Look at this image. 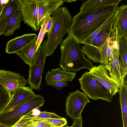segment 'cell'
Wrapping results in <instances>:
<instances>
[{
	"label": "cell",
	"instance_id": "obj_1",
	"mask_svg": "<svg viewBox=\"0 0 127 127\" xmlns=\"http://www.w3.org/2000/svg\"><path fill=\"white\" fill-rule=\"evenodd\" d=\"M118 5L108 6L85 13L79 12L72 18L67 33L80 44L118 10Z\"/></svg>",
	"mask_w": 127,
	"mask_h": 127
},
{
	"label": "cell",
	"instance_id": "obj_2",
	"mask_svg": "<svg viewBox=\"0 0 127 127\" xmlns=\"http://www.w3.org/2000/svg\"><path fill=\"white\" fill-rule=\"evenodd\" d=\"M60 50L59 65L65 71L75 72L83 68L89 70L94 66L84 56L79 44L68 35L61 42Z\"/></svg>",
	"mask_w": 127,
	"mask_h": 127
},
{
	"label": "cell",
	"instance_id": "obj_3",
	"mask_svg": "<svg viewBox=\"0 0 127 127\" xmlns=\"http://www.w3.org/2000/svg\"><path fill=\"white\" fill-rule=\"evenodd\" d=\"M52 17V23L50 31L47 33L45 51L46 56L52 55L62 42L63 37L67 33L71 25L72 18L65 6L58 8Z\"/></svg>",
	"mask_w": 127,
	"mask_h": 127
},
{
	"label": "cell",
	"instance_id": "obj_4",
	"mask_svg": "<svg viewBox=\"0 0 127 127\" xmlns=\"http://www.w3.org/2000/svg\"><path fill=\"white\" fill-rule=\"evenodd\" d=\"M44 102L42 95H36L31 99L19 104L5 112L0 113V122L10 127L22 116L31 113L34 109L42 106Z\"/></svg>",
	"mask_w": 127,
	"mask_h": 127
},
{
	"label": "cell",
	"instance_id": "obj_5",
	"mask_svg": "<svg viewBox=\"0 0 127 127\" xmlns=\"http://www.w3.org/2000/svg\"><path fill=\"white\" fill-rule=\"evenodd\" d=\"M78 80L81 89L90 98L96 100L101 99L109 102L111 101L113 95L89 72L84 73Z\"/></svg>",
	"mask_w": 127,
	"mask_h": 127
},
{
	"label": "cell",
	"instance_id": "obj_6",
	"mask_svg": "<svg viewBox=\"0 0 127 127\" xmlns=\"http://www.w3.org/2000/svg\"><path fill=\"white\" fill-rule=\"evenodd\" d=\"M46 40H43L36 51L34 62L30 67L28 83L32 89L39 91L46 59L45 47Z\"/></svg>",
	"mask_w": 127,
	"mask_h": 127
},
{
	"label": "cell",
	"instance_id": "obj_7",
	"mask_svg": "<svg viewBox=\"0 0 127 127\" xmlns=\"http://www.w3.org/2000/svg\"><path fill=\"white\" fill-rule=\"evenodd\" d=\"M119 36L117 35L112 47L110 60L108 63L104 65L109 75L117 83L119 88L124 84L125 78L127 75L119 60Z\"/></svg>",
	"mask_w": 127,
	"mask_h": 127
},
{
	"label": "cell",
	"instance_id": "obj_8",
	"mask_svg": "<svg viewBox=\"0 0 127 127\" xmlns=\"http://www.w3.org/2000/svg\"><path fill=\"white\" fill-rule=\"evenodd\" d=\"M65 101V112L66 115L73 119L78 118L84 107L90 102L83 92L78 90L69 93Z\"/></svg>",
	"mask_w": 127,
	"mask_h": 127
},
{
	"label": "cell",
	"instance_id": "obj_9",
	"mask_svg": "<svg viewBox=\"0 0 127 127\" xmlns=\"http://www.w3.org/2000/svg\"><path fill=\"white\" fill-rule=\"evenodd\" d=\"M21 5L20 10L24 23L34 31L40 28L38 21L37 0H18Z\"/></svg>",
	"mask_w": 127,
	"mask_h": 127
},
{
	"label": "cell",
	"instance_id": "obj_10",
	"mask_svg": "<svg viewBox=\"0 0 127 127\" xmlns=\"http://www.w3.org/2000/svg\"><path fill=\"white\" fill-rule=\"evenodd\" d=\"M28 80L19 73L10 71L0 70V85L9 94H12L19 87L25 86Z\"/></svg>",
	"mask_w": 127,
	"mask_h": 127
},
{
	"label": "cell",
	"instance_id": "obj_11",
	"mask_svg": "<svg viewBox=\"0 0 127 127\" xmlns=\"http://www.w3.org/2000/svg\"><path fill=\"white\" fill-rule=\"evenodd\" d=\"M89 70V73L113 95H115L118 91V86L110 76L108 71L105 68L104 64H101L97 66L95 65Z\"/></svg>",
	"mask_w": 127,
	"mask_h": 127
},
{
	"label": "cell",
	"instance_id": "obj_12",
	"mask_svg": "<svg viewBox=\"0 0 127 127\" xmlns=\"http://www.w3.org/2000/svg\"><path fill=\"white\" fill-rule=\"evenodd\" d=\"M36 95L29 87L18 88L13 93L9 101L0 113L5 112L19 104L31 99Z\"/></svg>",
	"mask_w": 127,
	"mask_h": 127
},
{
	"label": "cell",
	"instance_id": "obj_13",
	"mask_svg": "<svg viewBox=\"0 0 127 127\" xmlns=\"http://www.w3.org/2000/svg\"><path fill=\"white\" fill-rule=\"evenodd\" d=\"M38 21L40 27L44 19L50 16L59 7L63 5L64 0H37Z\"/></svg>",
	"mask_w": 127,
	"mask_h": 127
},
{
	"label": "cell",
	"instance_id": "obj_14",
	"mask_svg": "<svg viewBox=\"0 0 127 127\" xmlns=\"http://www.w3.org/2000/svg\"><path fill=\"white\" fill-rule=\"evenodd\" d=\"M37 37V35L35 33L25 34L17 36L7 42L6 45L5 52L8 54L14 53Z\"/></svg>",
	"mask_w": 127,
	"mask_h": 127
},
{
	"label": "cell",
	"instance_id": "obj_15",
	"mask_svg": "<svg viewBox=\"0 0 127 127\" xmlns=\"http://www.w3.org/2000/svg\"><path fill=\"white\" fill-rule=\"evenodd\" d=\"M60 67L48 71L45 77L47 85H50L58 82L69 81L72 82L75 77L76 73L74 72L65 71Z\"/></svg>",
	"mask_w": 127,
	"mask_h": 127
},
{
	"label": "cell",
	"instance_id": "obj_16",
	"mask_svg": "<svg viewBox=\"0 0 127 127\" xmlns=\"http://www.w3.org/2000/svg\"><path fill=\"white\" fill-rule=\"evenodd\" d=\"M118 9L113 27L117 30L119 36H127V5L120 6Z\"/></svg>",
	"mask_w": 127,
	"mask_h": 127
},
{
	"label": "cell",
	"instance_id": "obj_17",
	"mask_svg": "<svg viewBox=\"0 0 127 127\" xmlns=\"http://www.w3.org/2000/svg\"><path fill=\"white\" fill-rule=\"evenodd\" d=\"M20 8L21 5L18 0H8L4 5L0 14V36L4 25L12 14Z\"/></svg>",
	"mask_w": 127,
	"mask_h": 127
},
{
	"label": "cell",
	"instance_id": "obj_18",
	"mask_svg": "<svg viewBox=\"0 0 127 127\" xmlns=\"http://www.w3.org/2000/svg\"><path fill=\"white\" fill-rule=\"evenodd\" d=\"M121 0H89L82 3L80 12H89L99 8L108 6L118 5Z\"/></svg>",
	"mask_w": 127,
	"mask_h": 127
},
{
	"label": "cell",
	"instance_id": "obj_19",
	"mask_svg": "<svg viewBox=\"0 0 127 127\" xmlns=\"http://www.w3.org/2000/svg\"><path fill=\"white\" fill-rule=\"evenodd\" d=\"M23 20L20 9L16 11L4 25L2 31V35L7 36L14 34L15 31L20 28L21 22Z\"/></svg>",
	"mask_w": 127,
	"mask_h": 127
},
{
	"label": "cell",
	"instance_id": "obj_20",
	"mask_svg": "<svg viewBox=\"0 0 127 127\" xmlns=\"http://www.w3.org/2000/svg\"><path fill=\"white\" fill-rule=\"evenodd\" d=\"M36 38L14 53L19 56L23 61L29 66L33 64L35 53L37 51L36 46Z\"/></svg>",
	"mask_w": 127,
	"mask_h": 127
},
{
	"label": "cell",
	"instance_id": "obj_21",
	"mask_svg": "<svg viewBox=\"0 0 127 127\" xmlns=\"http://www.w3.org/2000/svg\"><path fill=\"white\" fill-rule=\"evenodd\" d=\"M119 101L121 105L123 127H127V86L125 83L119 88Z\"/></svg>",
	"mask_w": 127,
	"mask_h": 127
},
{
	"label": "cell",
	"instance_id": "obj_22",
	"mask_svg": "<svg viewBox=\"0 0 127 127\" xmlns=\"http://www.w3.org/2000/svg\"><path fill=\"white\" fill-rule=\"evenodd\" d=\"M113 25L111 26L100 32L93 39L91 45L99 47L103 45L112 33Z\"/></svg>",
	"mask_w": 127,
	"mask_h": 127
},
{
	"label": "cell",
	"instance_id": "obj_23",
	"mask_svg": "<svg viewBox=\"0 0 127 127\" xmlns=\"http://www.w3.org/2000/svg\"><path fill=\"white\" fill-rule=\"evenodd\" d=\"M119 42L120 61L125 72L127 73V36H119Z\"/></svg>",
	"mask_w": 127,
	"mask_h": 127
},
{
	"label": "cell",
	"instance_id": "obj_24",
	"mask_svg": "<svg viewBox=\"0 0 127 127\" xmlns=\"http://www.w3.org/2000/svg\"><path fill=\"white\" fill-rule=\"evenodd\" d=\"M118 11V9L117 11L111 16L96 31L80 43L91 45L93 39L100 32L103 30L113 25Z\"/></svg>",
	"mask_w": 127,
	"mask_h": 127
},
{
	"label": "cell",
	"instance_id": "obj_25",
	"mask_svg": "<svg viewBox=\"0 0 127 127\" xmlns=\"http://www.w3.org/2000/svg\"><path fill=\"white\" fill-rule=\"evenodd\" d=\"M82 50L88 58L94 62L101 63V57L98 47L91 45L84 44Z\"/></svg>",
	"mask_w": 127,
	"mask_h": 127
},
{
	"label": "cell",
	"instance_id": "obj_26",
	"mask_svg": "<svg viewBox=\"0 0 127 127\" xmlns=\"http://www.w3.org/2000/svg\"><path fill=\"white\" fill-rule=\"evenodd\" d=\"M29 121L25 127H55L46 121L32 113L28 114Z\"/></svg>",
	"mask_w": 127,
	"mask_h": 127
},
{
	"label": "cell",
	"instance_id": "obj_27",
	"mask_svg": "<svg viewBox=\"0 0 127 127\" xmlns=\"http://www.w3.org/2000/svg\"><path fill=\"white\" fill-rule=\"evenodd\" d=\"M51 17L50 16H47L44 19L43 23L40 26L41 29L36 39V46L37 50L43 40L45 35L46 33V30L47 25Z\"/></svg>",
	"mask_w": 127,
	"mask_h": 127
},
{
	"label": "cell",
	"instance_id": "obj_28",
	"mask_svg": "<svg viewBox=\"0 0 127 127\" xmlns=\"http://www.w3.org/2000/svg\"><path fill=\"white\" fill-rule=\"evenodd\" d=\"M12 94H9L0 85V113L9 101Z\"/></svg>",
	"mask_w": 127,
	"mask_h": 127
},
{
	"label": "cell",
	"instance_id": "obj_29",
	"mask_svg": "<svg viewBox=\"0 0 127 127\" xmlns=\"http://www.w3.org/2000/svg\"><path fill=\"white\" fill-rule=\"evenodd\" d=\"M40 118L47 122L55 127H63L67 125V123L66 119L64 118L61 119Z\"/></svg>",
	"mask_w": 127,
	"mask_h": 127
},
{
	"label": "cell",
	"instance_id": "obj_30",
	"mask_svg": "<svg viewBox=\"0 0 127 127\" xmlns=\"http://www.w3.org/2000/svg\"><path fill=\"white\" fill-rule=\"evenodd\" d=\"M40 118H43L61 119L62 117L57 114L52 112L46 111H40L37 116Z\"/></svg>",
	"mask_w": 127,
	"mask_h": 127
},
{
	"label": "cell",
	"instance_id": "obj_31",
	"mask_svg": "<svg viewBox=\"0 0 127 127\" xmlns=\"http://www.w3.org/2000/svg\"><path fill=\"white\" fill-rule=\"evenodd\" d=\"M29 120L28 114L22 116L15 124L10 127H25Z\"/></svg>",
	"mask_w": 127,
	"mask_h": 127
},
{
	"label": "cell",
	"instance_id": "obj_32",
	"mask_svg": "<svg viewBox=\"0 0 127 127\" xmlns=\"http://www.w3.org/2000/svg\"><path fill=\"white\" fill-rule=\"evenodd\" d=\"M68 85L67 81H64L58 82L50 85L58 90L61 89L62 88L67 86Z\"/></svg>",
	"mask_w": 127,
	"mask_h": 127
},
{
	"label": "cell",
	"instance_id": "obj_33",
	"mask_svg": "<svg viewBox=\"0 0 127 127\" xmlns=\"http://www.w3.org/2000/svg\"><path fill=\"white\" fill-rule=\"evenodd\" d=\"M73 123L71 127H82L83 120L81 116L79 118L73 119Z\"/></svg>",
	"mask_w": 127,
	"mask_h": 127
},
{
	"label": "cell",
	"instance_id": "obj_34",
	"mask_svg": "<svg viewBox=\"0 0 127 127\" xmlns=\"http://www.w3.org/2000/svg\"><path fill=\"white\" fill-rule=\"evenodd\" d=\"M52 17H51L50 18L46 26V33L47 32H48L50 31L52 27Z\"/></svg>",
	"mask_w": 127,
	"mask_h": 127
},
{
	"label": "cell",
	"instance_id": "obj_35",
	"mask_svg": "<svg viewBox=\"0 0 127 127\" xmlns=\"http://www.w3.org/2000/svg\"><path fill=\"white\" fill-rule=\"evenodd\" d=\"M8 0H6L5 2H3V0H0V14L4 5L7 2Z\"/></svg>",
	"mask_w": 127,
	"mask_h": 127
},
{
	"label": "cell",
	"instance_id": "obj_36",
	"mask_svg": "<svg viewBox=\"0 0 127 127\" xmlns=\"http://www.w3.org/2000/svg\"><path fill=\"white\" fill-rule=\"evenodd\" d=\"M77 0H64V2L65 1L71 3L76 1Z\"/></svg>",
	"mask_w": 127,
	"mask_h": 127
},
{
	"label": "cell",
	"instance_id": "obj_37",
	"mask_svg": "<svg viewBox=\"0 0 127 127\" xmlns=\"http://www.w3.org/2000/svg\"><path fill=\"white\" fill-rule=\"evenodd\" d=\"M0 127H9L5 125L1 124L0 122Z\"/></svg>",
	"mask_w": 127,
	"mask_h": 127
},
{
	"label": "cell",
	"instance_id": "obj_38",
	"mask_svg": "<svg viewBox=\"0 0 127 127\" xmlns=\"http://www.w3.org/2000/svg\"><path fill=\"white\" fill-rule=\"evenodd\" d=\"M71 127V126H65L64 127Z\"/></svg>",
	"mask_w": 127,
	"mask_h": 127
}]
</instances>
